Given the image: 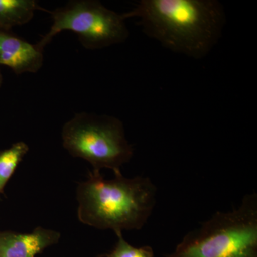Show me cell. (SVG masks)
<instances>
[{
  "label": "cell",
  "instance_id": "8992f818",
  "mask_svg": "<svg viewBox=\"0 0 257 257\" xmlns=\"http://www.w3.org/2000/svg\"><path fill=\"white\" fill-rule=\"evenodd\" d=\"M43 50L0 28V66H6L17 74L35 73L43 64Z\"/></svg>",
  "mask_w": 257,
  "mask_h": 257
},
{
  "label": "cell",
  "instance_id": "277c9868",
  "mask_svg": "<svg viewBox=\"0 0 257 257\" xmlns=\"http://www.w3.org/2000/svg\"><path fill=\"white\" fill-rule=\"evenodd\" d=\"M62 138L64 149L87 161L94 171L106 168L116 173L133 156L124 125L114 116L77 113L64 125Z\"/></svg>",
  "mask_w": 257,
  "mask_h": 257
},
{
  "label": "cell",
  "instance_id": "ba28073f",
  "mask_svg": "<svg viewBox=\"0 0 257 257\" xmlns=\"http://www.w3.org/2000/svg\"><path fill=\"white\" fill-rule=\"evenodd\" d=\"M42 8L35 0H0V28L11 30L31 21Z\"/></svg>",
  "mask_w": 257,
  "mask_h": 257
},
{
  "label": "cell",
  "instance_id": "30bf717a",
  "mask_svg": "<svg viewBox=\"0 0 257 257\" xmlns=\"http://www.w3.org/2000/svg\"><path fill=\"white\" fill-rule=\"evenodd\" d=\"M118 237L116 246L110 252L101 255L100 257H155L151 246H145L136 248L125 241L122 233H116Z\"/></svg>",
  "mask_w": 257,
  "mask_h": 257
},
{
  "label": "cell",
  "instance_id": "6da1fadb",
  "mask_svg": "<svg viewBox=\"0 0 257 257\" xmlns=\"http://www.w3.org/2000/svg\"><path fill=\"white\" fill-rule=\"evenodd\" d=\"M122 15L138 18L145 33L164 47L194 59L209 54L225 23L215 0H142Z\"/></svg>",
  "mask_w": 257,
  "mask_h": 257
},
{
  "label": "cell",
  "instance_id": "5b68a950",
  "mask_svg": "<svg viewBox=\"0 0 257 257\" xmlns=\"http://www.w3.org/2000/svg\"><path fill=\"white\" fill-rule=\"evenodd\" d=\"M50 13L53 23L50 31L37 43L42 50L64 30L77 34L87 50H100L122 43L130 35L122 14L95 0L70 1Z\"/></svg>",
  "mask_w": 257,
  "mask_h": 257
},
{
  "label": "cell",
  "instance_id": "9c48e42d",
  "mask_svg": "<svg viewBox=\"0 0 257 257\" xmlns=\"http://www.w3.org/2000/svg\"><path fill=\"white\" fill-rule=\"evenodd\" d=\"M28 151L26 143L18 142L10 148L0 152V195Z\"/></svg>",
  "mask_w": 257,
  "mask_h": 257
},
{
  "label": "cell",
  "instance_id": "3957f363",
  "mask_svg": "<svg viewBox=\"0 0 257 257\" xmlns=\"http://www.w3.org/2000/svg\"><path fill=\"white\" fill-rule=\"evenodd\" d=\"M167 257H257L256 193L232 211L216 212Z\"/></svg>",
  "mask_w": 257,
  "mask_h": 257
},
{
  "label": "cell",
  "instance_id": "52a82bcc",
  "mask_svg": "<svg viewBox=\"0 0 257 257\" xmlns=\"http://www.w3.org/2000/svg\"><path fill=\"white\" fill-rule=\"evenodd\" d=\"M60 239V233L42 227L28 234L0 231V257H35Z\"/></svg>",
  "mask_w": 257,
  "mask_h": 257
},
{
  "label": "cell",
  "instance_id": "7a4b0ae2",
  "mask_svg": "<svg viewBox=\"0 0 257 257\" xmlns=\"http://www.w3.org/2000/svg\"><path fill=\"white\" fill-rule=\"evenodd\" d=\"M106 179L99 171L89 172L77 189L78 219L99 229H141L156 204L157 187L146 177L128 179L121 172Z\"/></svg>",
  "mask_w": 257,
  "mask_h": 257
},
{
  "label": "cell",
  "instance_id": "8fae6325",
  "mask_svg": "<svg viewBox=\"0 0 257 257\" xmlns=\"http://www.w3.org/2000/svg\"><path fill=\"white\" fill-rule=\"evenodd\" d=\"M2 84H3V74H2L1 70H0V87H1Z\"/></svg>",
  "mask_w": 257,
  "mask_h": 257
}]
</instances>
